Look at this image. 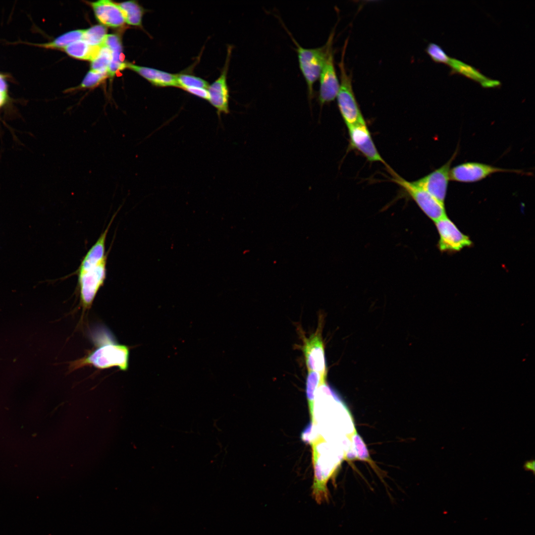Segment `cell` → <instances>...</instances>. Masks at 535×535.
Instances as JSON below:
<instances>
[{
	"label": "cell",
	"instance_id": "7",
	"mask_svg": "<svg viewBox=\"0 0 535 535\" xmlns=\"http://www.w3.org/2000/svg\"><path fill=\"white\" fill-rule=\"evenodd\" d=\"M498 172L524 173L522 170L503 168L478 162H467L451 168L450 179L459 182L473 183Z\"/></svg>",
	"mask_w": 535,
	"mask_h": 535
},
{
	"label": "cell",
	"instance_id": "26",
	"mask_svg": "<svg viewBox=\"0 0 535 535\" xmlns=\"http://www.w3.org/2000/svg\"><path fill=\"white\" fill-rule=\"evenodd\" d=\"M426 52L432 60L436 63L447 64L450 58L441 47L435 43H429L426 49Z\"/></svg>",
	"mask_w": 535,
	"mask_h": 535
},
{
	"label": "cell",
	"instance_id": "25",
	"mask_svg": "<svg viewBox=\"0 0 535 535\" xmlns=\"http://www.w3.org/2000/svg\"><path fill=\"white\" fill-rule=\"evenodd\" d=\"M111 59L110 50L105 46H101L96 57L91 61V70L107 73Z\"/></svg>",
	"mask_w": 535,
	"mask_h": 535
},
{
	"label": "cell",
	"instance_id": "14",
	"mask_svg": "<svg viewBox=\"0 0 535 535\" xmlns=\"http://www.w3.org/2000/svg\"><path fill=\"white\" fill-rule=\"evenodd\" d=\"M91 4L96 18L104 26L117 28L125 24V18L118 4L108 0H98Z\"/></svg>",
	"mask_w": 535,
	"mask_h": 535
},
{
	"label": "cell",
	"instance_id": "28",
	"mask_svg": "<svg viewBox=\"0 0 535 535\" xmlns=\"http://www.w3.org/2000/svg\"><path fill=\"white\" fill-rule=\"evenodd\" d=\"M187 93L201 99L208 100L209 94L208 89L202 88H189L184 90Z\"/></svg>",
	"mask_w": 535,
	"mask_h": 535
},
{
	"label": "cell",
	"instance_id": "17",
	"mask_svg": "<svg viewBox=\"0 0 535 535\" xmlns=\"http://www.w3.org/2000/svg\"><path fill=\"white\" fill-rule=\"evenodd\" d=\"M103 46L108 48L111 53V59L107 71L108 75L111 77L118 71L127 67V63L123 60L121 42L116 35L109 34L107 35Z\"/></svg>",
	"mask_w": 535,
	"mask_h": 535
},
{
	"label": "cell",
	"instance_id": "27",
	"mask_svg": "<svg viewBox=\"0 0 535 535\" xmlns=\"http://www.w3.org/2000/svg\"><path fill=\"white\" fill-rule=\"evenodd\" d=\"M107 76V73L91 70L87 73L79 87L82 88L94 87L105 80Z\"/></svg>",
	"mask_w": 535,
	"mask_h": 535
},
{
	"label": "cell",
	"instance_id": "30",
	"mask_svg": "<svg viewBox=\"0 0 535 535\" xmlns=\"http://www.w3.org/2000/svg\"><path fill=\"white\" fill-rule=\"evenodd\" d=\"M7 87L8 85L5 76L0 74V92L7 93Z\"/></svg>",
	"mask_w": 535,
	"mask_h": 535
},
{
	"label": "cell",
	"instance_id": "10",
	"mask_svg": "<svg viewBox=\"0 0 535 535\" xmlns=\"http://www.w3.org/2000/svg\"><path fill=\"white\" fill-rule=\"evenodd\" d=\"M457 150L445 164L426 176L413 181L426 190L438 201L444 204L448 182L450 179L451 165L457 155Z\"/></svg>",
	"mask_w": 535,
	"mask_h": 535
},
{
	"label": "cell",
	"instance_id": "4",
	"mask_svg": "<svg viewBox=\"0 0 535 535\" xmlns=\"http://www.w3.org/2000/svg\"><path fill=\"white\" fill-rule=\"evenodd\" d=\"M335 28L331 31L323 46L315 48H305L291 36L296 47L299 68L306 81L309 100L314 96V85L320 75L330 48L333 46Z\"/></svg>",
	"mask_w": 535,
	"mask_h": 535
},
{
	"label": "cell",
	"instance_id": "2",
	"mask_svg": "<svg viewBox=\"0 0 535 535\" xmlns=\"http://www.w3.org/2000/svg\"><path fill=\"white\" fill-rule=\"evenodd\" d=\"M336 444L326 441L321 435L311 444L314 468L312 495L318 504L329 501L327 482L344 460L345 452Z\"/></svg>",
	"mask_w": 535,
	"mask_h": 535
},
{
	"label": "cell",
	"instance_id": "16",
	"mask_svg": "<svg viewBox=\"0 0 535 535\" xmlns=\"http://www.w3.org/2000/svg\"><path fill=\"white\" fill-rule=\"evenodd\" d=\"M451 68V71L467 77L479 82L484 88H493L499 86L500 82L487 78L475 67L461 60L450 58L447 64Z\"/></svg>",
	"mask_w": 535,
	"mask_h": 535
},
{
	"label": "cell",
	"instance_id": "1",
	"mask_svg": "<svg viewBox=\"0 0 535 535\" xmlns=\"http://www.w3.org/2000/svg\"><path fill=\"white\" fill-rule=\"evenodd\" d=\"M115 215L83 257L77 270L80 304L83 312L89 310L107 276V236Z\"/></svg>",
	"mask_w": 535,
	"mask_h": 535
},
{
	"label": "cell",
	"instance_id": "24",
	"mask_svg": "<svg viewBox=\"0 0 535 535\" xmlns=\"http://www.w3.org/2000/svg\"><path fill=\"white\" fill-rule=\"evenodd\" d=\"M107 29L103 25H96L84 30L83 40L93 46H102L107 36Z\"/></svg>",
	"mask_w": 535,
	"mask_h": 535
},
{
	"label": "cell",
	"instance_id": "9",
	"mask_svg": "<svg viewBox=\"0 0 535 535\" xmlns=\"http://www.w3.org/2000/svg\"><path fill=\"white\" fill-rule=\"evenodd\" d=\"M347 128L350 149L357 150L370 162L382 163L389 172L392 170L378 153L366 122L356 124Z\"/></svg>",
	"mask_w": 535,
	"mask_h": 535
},
{
	"label": "cell",
	"instance_id": "20",
	"mask_svg": "<svg viewBox=\"0 0 535 535\" xmlns=\"http://www.w3.org/2000/svg\"><path fill=\"white\" fill-rule=\"evenodd\" d=\"M326 382L321 374L314 371H308L306 381V394L309 409L311 423L314 421V407L316 392L319 386Z\"/></svg>",
	"mask_w": 535,
	"mask_h": 535
},
{
	"label": "cell",
	"instance_id": "13",
	"mask_svg": "<svg viewBox=\"0 0 535 535\" xmlns=\"http://www.w3.org/2000/svg\"><path fill=\"white\" fill-rule=\"evenodd\" d=\"M232 47L227 48L225 64L219 77L208 88V101L216 109L218 116L229 112V90L227 82V73L231 56Z\"/></svg>",
	"mask_w": 535,
	"mask_h": 535
},
{
	"label": "cell",
	"instance_id": "15",
	"mask_svg": "<svg viewBox=\"0 0 535 535\" xmlns=\"http://www.w3.org/2000/svg\"><path fill=\"white\" fill-rule=\"evenodd\" d=\"M126 66L146 79L154 86L159 88H178L176 74L131 63H127Z\"/></svg>",
	"mask_w": 535,
	"mask_h": 535
},
{
	"label": "cell",
	"instance_id": "8",
	"mask_svg": "<svg viewBox=\"0 0 535 535\" xmlns=\"http://www.w3.org/2000/svg\"><path fill=\"white\" fill-rule=\"evenodd\" d=\"M321 325L319 324L316 331L309 337H304L302 351L308 371L318 372L326 379L327 370L321 336Z\"/></svg>",
	"mask_w": 535,
	"mask_h": 535
},
{
	"label": "cell",
	"instance_id": "11",
	"mask_svg": "<svg viewBox=\"0 0 535 535\" xmlns=\"http://www.w3.org/2000/svg\"><path fill=\"white\" fill-rule=\"evenodd\" d=\"M434 222L439 236L438 246L441 252H457L472 245L469 237L461 232L447 216Z\"/></svg>",
	"mask_w": 535,
	"mask_h": 535
},
{
	"label": "cell",
	"instance_id": "18",
	"mask_svg": "<svg viewBox=\"0 0 535 535\" xmlns=\"http://www.w3.org/2000/svg\"><path fill=\"white\" fill-rule=\"evenodd\" d=\"M101 46H93L83 40L74 42L66 47L64 51L77 59L92 61L97 55Z\"/></svg>",
	"mask_w": 535,
	"mask_h": 535
},
{
	"label": "cell",
	"instance_id": "5",
	"mask_svg": "<svg viewBox=\"0 0 535 535\" xmlns=\"http://www.w3.org/2000/svg\"><path fill=\"white\" fill-rule=\"evenodd\" d=\"M347 43L346 40L338 63L340 81L336 96L339 111L347 127L366 122L353 91L352 75L347 72L345 67L344 58Z\"/></svg>",
	"mask_w": 535,
	"mask_h": 535
},
{
	"label": "cell",
	"instance_id": "29",
	"mask_svg": "<svg viewBox=\"0 0 535 535\" xmlns=\"http://www.w3.org/2000/svg\"><path fill=\"white\" fill-rule=\"evenodd\" d=\"M523 467L526 471L531 472L534 475L535 474V461L534 459L527 460L524 463Z\"/></svg>",
	"mask_w": 535,
	"mask_h": 535
},
{
	"label": "cell",
	"instance_id": "19",
	"mask_svg": "<svg viewBox=\"0 0 535 535\" xmlns=\"http://www.w3.org/2000/svg\"><path fill=\"white\" fill-rule=\"evenodd\" d=\"M124 15L125 22L139 27H142V18L145 10L136 1L130 0L118 4Z\"/></svg>",
	"mask_w": 535,
	"mask_h": 535
},
{
	"label": "cell",
	"instance_id": "12",
	"mask_svg": "<svg viewBox=\"0 0 535 535\" xmlns=\"http://www.w3.org/2000/svg\"><path fill=\"white\" fill-rule=\"evenodd\" d=\"M318 101L321 106L329 103L336 98L340 83L337 76L334 51L332 46L327 54L320 77Z\"/></svg>",
	"mask_w": 535,
	"mask_h": 535
},
{
	"label": "cell",
	"instance_id": "31",
	"mask_svg": "<svg viewBox=\"0 0 535 535\" xmlns=\"http://www.w3.org/2000/svg\"><path fill=\"white\" fill-rule=\"evenodd\" d=\"M8 99L7 93L0 92V109L6 104Z\"/></svg>",
	"mask_w": 535,
	"mask_h": 535
},
{
	"label": "cell",
	"instance_id": "22",
	"mask_svg": "<svg viewBox=\"0 0 535 535\" xmlns=\"http://www.w3.org/2000/svg\"><path fill=\"white\" fill-rule=\"evenodd\" d=\"M84 30H76L66 33L45 44H32L47 49H64L67 46L82 39Z\"/></svg>",
	"mask_w": 535,
	"mask_h": 535
},
{
	"label": "cell",
	"instance_id": "6",
	"mask_svg": "<svg viewBox=\"0 0 535 535\" xmlns=\"http://www.w3.org/2000/svg\"><path fill=\"white\" fill-rule=\"evenodd\" d=\"M390 173L392 176V181L401 186L430 219L435 222L447 216L444 204L416 185L413 181L406 180L394 171Z\"/></svg>",
	"mask_w": 535,
	"mask_h": 535
},
{
	"label": "cell",
	"instance_id": "21",
	"mask_svg": "<svg viewBox=\"0 0 535 535\" xmlns=\"http://www.w3.org/2000/svg\"><path fill=\"white\" fill-rule=\"evenodd\" d=\"M350 440L355 454L356 459L368 463L372 468L377 472L378 468L371 458L367 447L362 437L357 432L356 429L350 436Z\"/></svg>",
	"mask_w": 535,
	"mask_h": 535
},
{
	"label": "cell",
	"instance_id": "3",
	"mask_svg": "<svg viewBox=\"0 0 535 535\" xmlns=\"http://www.w3.org/2000/svg\"><path fill=\"white\" fill-rule=\"evenodd\" d=\"M102 334L94 339L96 348L85 357L73 362L70 365L72 369L90 365L102 370L113 367L123 371L128 370L130 348L114 341L110 333Z\"/></svg>",
	"mask_w": 535,
	"mask_h": 535
},
{
	"label": "cell",
	"instance_id": "23",
	"mask_svg": "<svg viewBox=\"0 0 535 535\" xmlns=\"http://www.w3.org/2000/svg\"><path fill=\"white\" fill-rule=\"evenodd\" d=\"M178 88L184 90L189 88L208 89L209 84L205 79L186 71L176 74Z\"/></svg>",
	"mask_w": 535,
	"mask_h": 535
}]
</instances>
